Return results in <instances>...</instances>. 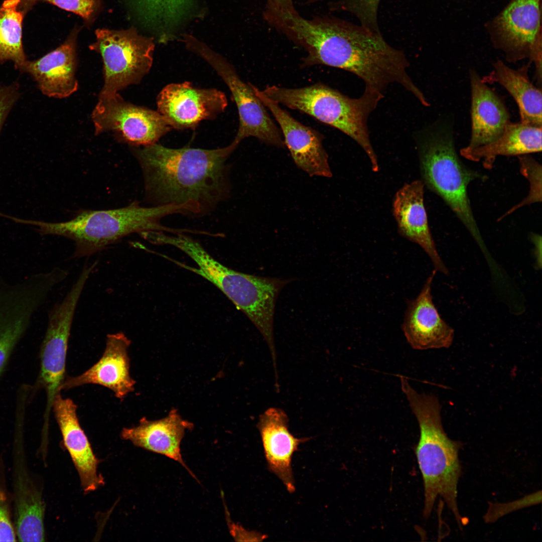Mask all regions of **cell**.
I'll return each instance as SVG.
<instances>
[{
  "label": "cell",
  "instance_id": "6da1fadb",
  "mask_svg": "<svg viewBox=\"0 0 542 542\" xmlns=\"http://www.w3.org/2000/svg\"><path fill=\"white\" fill-rule=\"evenodd\" d=\"M286 37L306 52L302 67L326 65L352 73L364 83V90L384 96L392 83L415 97L421 94L408 74L409 62L402 51L390 46L380 32L333 16L290 18Z\"/></svg>",
  "mask_w": 542,
  "mask_h": 542
},
{
  "label": "cell",
  "instance_id": "7a4b0ae2",
  "mask_svg": "<svg viewBox=\"0 0 542 542\" xmlns=\"http://www.w3.org/2000/svg\"><path fill=\"white\" fill-rule=\"evenodd\" d=\"M239 143L215 149H174L157 143L133 149L143 174L146 199L151 206L193 208L197 216L212 212L230 196L227 160Z\"/></svg>",
  "mask_w": 542,
  "mask_h": 542
},
{
  "label": "cell",
  "instance_id": "3957f363",
  "mask_svg": "<svg viewBox=\"0 0 542 542\" xmlns=\"http://www.w3.org/2000/svg\"><path fill=\"white\" fill-rule=\"evenodd\" d=\"M400 381L420 428L415 454L424 483V516H430L437 498L440 496L461 527L457 488L461 475L459 452L462 443L451 440L445 432L438 398L432 394L418 392L402 376Z\"/></svg>",
  "mask_w": 542,
  "mask_h": 542
},
{
  "label": "cell",
  "instance_id": "277c9868",
  "mask_svg": "<svg viewBox=\"0 0 542 542\" xmlns=\"http://www.w3.org/2000/svg\"><path fill=\"white\" fill-rule=\"evenodd\" d=\"M190 211V207L186 205L144 207L134 201L118 209L83 210L65 222H47L19 218L16 222L37 226V231L41 235H59L72 240L75 245L73 257H81L101 251L133 233H190L191 229L173 228L161 223L162 219L168 215L189 214Z\"/></svg>",
  "mask_w": 542,
  "mask_h": 542
},
{
  "label": "cell",
  "instance_id": "5b68a950",
  "mask_svg": "<svg viewBox=\"0 0 542 542\" xmlns=\"http://www.w3.org/2000/svg\"><path fill=\"white\" fill-rule=\"evenodd\" d=\"M415 141L425 186L442 199L483 247L467 189L471 182L486 181L487 177L462 161L455 147L453 125L449 120L437 121L421 130Z\"/></svg>",
  "mask_w": 542,
  "mask_h": 542
},
{
  "label": "cell",
  "instance_id": "8992f818",
  "mask_svg": "<svg viewBox=\"0 0 542 542\" xmlns=\"http://www.w3.org/2000/svg\"><path fill=\"white\" fill-rule=\"evenodd\" d=\"M152 241L154 244L172 245L186 254L197 268L162 256L212 283L255 326H262L273 317L282 288L279 279L256 276L227 267L215 259L199 242L184 233L168 235L164 232H156Z\"/></svg>",
  "mask_w": 542,
  "mask_h": 542
},
{
  "label": "cell",
  "instance_id": "52a82bcc",
  "mask_svg": "<svg viewBox=\"0 0 542 542\" xmlns=\"http://www.w3.org/2000/svg\"><path fill=\"white\" fill-rule=\"evenodd\" d=\"M261 91L279 104L305 113L350 137L367 155L372 171H379L367 121L383 96L364 91L360 97L351 98L322 83L294 88L272 85Z\"/></svg>",
  "mask_w": 542,
  "mask_h": 542
},
{
  "label": "cell",
  "instance_id": "ba28073f",
  "mask_svg": "<svg viewBox=\"0 0 542 542\" xmlns=\"http://www.w3.org/2000/svg\"><path fill=\"white\" fill-rule=\"evenodd\" d=\"M90 49L99 53L103 62L104 84L99 94L118 92L139 83L150 70L153 62V39L126 30L98 29Z\"/></svg>",
  "mask_w": 542,
  "mask_h": 542
},
{
  "label": "cell",
  "instance_id": "9c48e42d",
  "mask_svg": "<svg viewBox=\"0 0 542 542\" xmlns=\"http://www.w3.org/2000/svg\"><path fill=\"white\" fill-rule=\"evenodd\" d=\"M488 25L494 48L509 63L525 59L533 63L537 85L541 87V0H512Z\"/></svg>",
  "mask_w": 542,
  "mask_h": 542
},
{
  "label": "cell",
  "instance_id": "30bf717a",
  "mask_svg": "<svg viewBox=\"0 0 542 542\" xmlns=\"http://www.w3.org/2000/svg\"><path fill=\"white\" fill-rule=\"evenodd\" d=\"M25 411L17 410L13 445L12 494L17 537L21 541H44L45 505L42 490L26 458Z\"/></svg>",
  "mask_w": 542,
  "mask_h": 542
},
{
  "label": "cell",
  "instance_id": "8fae6325",
  "mask_svg": "<svg viewBox=\"0 0 542 542\" xmlns=\"http://www.w3.org/2000/svg\"><path fill=\"white\" fill-rule=\"evenodd\" d=\"M91 118L96 135L112 131L134 146L157 143L172 129L158 111L126 101L118 92L99 94Z\"/></svg>",
  "mask_w": 542,
  "mask_h": 542
},
{
  "label": "cell",
  "instance_id": "7c38bea8",
  "mask_svg": "<svg viewBox=\"0 0 542 542\" xmlns=\"http://www.w3.org/2000/svg\"><path fill=\"white\" fill-rule=\"evenodd\" d=\"M82 290L72 286L64 299L48 314V325L40 350V368L37 386L47 397L44 417L49 418L54 400L65 379L69 338L75 311Z\"/></svg>",
  "mask_w": 542,
  "mask_h": 542
},
{
  "label": "cell",
  "instance_id": "4fadbf2b",
  "mask_svg": "<svg viewBox=\"0 0 542 542\" xmlns=\"http://www.w3.org/2000/svg\"><path fill=\"white\" fill-rule=\"evenodd\" d=\"M202 58L226 83L236 105L239 123L234 140L240 144L251 137L266 145L284 148L281 131L255 95L252 84L242 80L233 66L211 49L206 50Z\"/></svg>",
  "mask_w": 542,
  "mask_h": 542
},
{
  "label": "cell",
  "instance_id": "5bb4252c",
  "mask_svg": "<svg viewBox=\"0 0 542 542\" xmlns=\"http://www.w3.org/2000/svg\"><path fill=\"white\" fill-rule=\"evenodd\" d=\"M227 104L223 92L195 87L187 81L166 85L157 97L158 111L172 128L180 130L194 128L203 120L214 118Z\"/></svg>",
  "mask_w": 542,
  "mask_h": 542
},
{
  "label": "cell",
  "instance_id": "9a60e30c",
  "mask_svg": "<svg viewBox=\"0 0 542 542\" xmlns=\"http://www.w3.org/2000/svg\"><path fill=\"white\" fill-rule=\"evenodd\" d=\"M252 86L255 95L279 124L285 146L298 168L311 177H331L328 156L323 145V136L296 120L261 90L253 84Z\"/></svg>",
  "mask_w": 542,
  "mask_h": 542
},
{
  "label": "cell",
  "instance_id": "2e32d148",
  "mask_svg": "<svg viewBox=\"0 0 542 542\" xmlns=\"http://www.w3.org/2000/svg\"><path fill=\"white\" fill-rule=\"evenodd\" d=\"M433 269L419 295L407 305L401 328L411 346L417 350L448 348L454 330L441 317L433 301Z\"/></svg>",
  "mask_w": 542,
  "mask_h": 542
},
{
  "label": "cell",
  "instance_id": "e0dca14e",
  "mask_svg": "<svg viewBox=\"0 0 542 542\" xmlns=\"http://www.w3.org/2000/svg\"><path fill=\"white\" fill-rule=\"evenodd\" d=\"M106 346L100 359L81 374L64 379L60 390L86 384L102 385L122 400L134 389L136 381L129 373L128 349L131 341L122 332L107 335Z\"/></svg>",
  "mask_w": 542,
  "mask_h": 542
},
{
  "label": "cell",
  "instance_id": "ac0fdd59",
  "mask_svg": "<svg viewBox=\"0 0 542 542\" xmlns=\"http://www.w3.org/2000/svg\"><path fill=\"white\" fill-rule=\"evenodd\" d=\"M424 188L421 180L405 184L394 196L393 215L398 233L424 250L436 272L447 275L448 269L439 254L429 226Z\"/></svg>",
  "mask_w": 542,
  "mask_h": 542
},
{
  "label": "cell",
  "instance_id": "d6986e66",
  "mask_svg": "<svg viewBox=\"0 0 542 542\" xmlns=\"http://www.w3.org/2000/svg\"><path fill=\"white\" fill-rule=\"evenodd\" d=\"M77 406L69 398L60 393L55 397L52 410L63 438L78 473L81 485L85 493L98 489L104 484V480L98 473L100 460L95 455L90 443L82 429L77 414Z\"/></svg>",
  "mask_w": 542,
  "mask_h": 542
},
{
  "label": "cell",
  "instance_id": "ffe728a7",
  "mask_svg": "<svg viewBox=\"0 0 542 542\" xmlns=\"http://www.w3.org/2000/svg\"><path fill=\"white\" fill-rule=\"evenodd\" d=\"M289 419L282 410L270 408L259 418L261 436L269 470L283 483L290 493L295 490L292 458L299 446L309 438H298L289 430Z\"/></svg>",
  "mask_w": 542,
  "mask_h": 542
},
{
  "label": "cell",
  "instance_id": "44dd1931",
  "mask_svg": "<svg viewBox=\"0 0 542 542\" xmlns=\"http://www.w3.org/2000/svg\"><path fill=\"white\" fill-rule=\"evenodd\" d=\"M471 89V137L461 150L470 151L496 140L510 122L501 98L484 83L473 69L469 71Z\"/></svg>",
  "mask_w": 542,
  "mask_h": 542
},
{
  "label": "cell",
  "instance_id": "7402d4cb",
  "mask_svg": "<svg viewBox=\"0 0 542 542\" xmlns=\"http://www.w3.org/2000/svg\"><path fill=\"white\" fill-rule=\"evenodd\" d=\"M76 37V32L72 33L56 49L27 61L23 72L32 76L45 95L63 98L77 90Z\"/></svg>",
  "mask_w": 542,
  "mask_h": 542
},
{
  "label": "cell",
  "instance_id": "603a6c76",
  "mask_svg": "<svg viewBox=\"0 0 542 542\" xmlns=\"http://www.w3.org/2000/svg\"><path fill=\"white\" fill-rule=\"evenodd\" d=\"M193 427L192 423L183 419L178 411L173 409L166 417L158 420L142 418L138 426L123 428L120 437L136 446L179 462L197 480L184 461L180 448L186 431Z\"/></svg>",
  "mask_w": 542,
  "mask_h": 542
},
{
  "label": "cell",
  "instance_id": "cb8c5ba5",
  "mask_svg": "<svg viewBox=\"0 0 542 542\" xmlns=\"http://www.w3.org/2000/svg\"><path fill=\"white\" fill-rule=\"evenodd\" d=\"M530 64L528 62L514 69L498 60L493 64L491 72L481 78L486 84H499L509 93L517 105L520 122L541 126V88L530 80L528 70Z\"/></svg>",
  "mask_w": 542,
  "mask_h": 542
},
{
  "label": "cell",
  "instance_id": "d4e9b609",
  "mask_svg": "<svg viewBox=\"0 0 542 542\" xmlns=\"http://www.w3.org/2000/svg\"><path fill=\"white\" fill-rule=\"evenodd\" d=\"M541 151V126L510 122L495 141L470 151L460 150L461 156L474 162L481 161L491 169L497 157L528 155Z\"/></svg>",
  "mask_w": 542,
  "mask_h": 542
},
{
  "label": "cell",
  "instance_id": "484cf974",
  "mask_svg": "<svg viewBox=\"0 0 542 542\" xmlns=\"http://www.w3.org/2000/svg\"><path fill=\"white\" fill-rule=\"evenodd\" d=\"M19 4L20 0H5L0 7V65L11 61L23 72L28 60L22 44L24 13Z\"/></svg>",
  "mask_w": 542,
  "mask_h": 542
},
{
  "label": "cell",
  "instance_id": "4316f807",
  "mask_svg": "<svg viewBox=\"0 0 542 542\" xmlns=\"http://www.w3.org/2000/svg\"><path fill=\"white\" fill-rule=\"evenodd\" d=\"M29 325L28 320L21 312L0 303V377Z\"/></svg>",
  "mask_w": 542,
  "mask_h": 542
},
{
  "label": "cell",
  "instance_id": "83f0119b",
  "mask_svg": "<svg viewBox=\"0 0 542 542\" xmlns=\"http://www.w3.org/2000/svg\"><path fill=\"white\" fill-rule=\"evenodd\" d=\"M191 0H136L140 15L145 20L162 28L177 23L184 14Z\"/></svg>",
  "mask_w": 542,
  "mask_h": 542
},
{
  "label": "cell",
  "instance_id": "f1b7e54d",
  "mask_svg": "<svg viewBox=\"0 0 542 542\" xmlns=\"http://www.w3.org/2000/svg\"><path fill=\"white\" fill-rule=\"evenodd\" d=\"M521 173L529 182V192L522 201L512 207L504 213L498 221L512 213L516 209L525 205L541 201V166L533 158L528 155L517 156Z\"/></svg>",
  "mask_w": 542,
  "mask_h": 542
},
{
  "label": "cell",
  "instance_id": "f546056e",
  "mask_svg": "<svg viewBox=\"0 0 542 542\" xmlns=\"http://www.w3.org/2000/svg\"><path fill=\"white\" fill-rule=\"evenodd\" d=\"M12 496L7 484L4 458H0V541H15L17 534L12 520Z\"/></svg>",
  "mask_w": 542,
  "mask_h": 542
},
{
  "label": "cell",
  "instance_id": "4dcf8cb0",
  "mask_svg": "<svg viewBox=\"0 0 542 542\" xmlns=\"http://www.w3.org/2000/svg\"><path fill=\"white\" fill-rule=\"evenodd\" d=\"M541 499V491H539L514 501L502 503L490 502L484 519L486 523L494 522L509 513L540 503Z\"/></svg>",
  "mask_w": 542,
  "mask_h": 542
},
{
  "label": "cell",
  "instance_id": "1f68e13d",
  "mask_svg": "<svg viewBox=\"0 0 542 542\" xmlns=\"http://www.w3.org/2000/svg\"><path fill=\"white\" fill-rule=\"evenodd\" d=\"M55 5L66 11L74 13L86 21L94 16L99 5L100 0H38Z\"/></svg>",
  "mask_w": 542,
  "mask_h": 542
},
{
  "label": "cell",
  "instance_id": "d6a6232c",
  "mask_svg": "<svg viewBox=\"0 0 542 542\" xmlns=\"http://www.w3.org/2000/svg\"><path fill=\"white\" fill-rule=\"evenodd\" d=\"M19 84L15 82L9 85L0 83V132L12 108L20 97Z\"/></svg>",
  "mask_w": 542,
  "mask_h": 542
},
{
  "label": "cell",
  "instance_id": "836d02e7",
  "mask_svg": "<svg viewBox=\"0 0 542 542\" xmlns=\"http://www.w3.org/2000/svg\"><path fill=\"white\" fill-rule=\"evenodd\" d=\"M231 535L236 541H260L266 538L265 535L256 531H249L241 526L231 522L228 518Z\"/></svg>",
  "mask_w": 542,
  "mask_h": 542
},
{
  "label": "cell",
  "instance_id": "e575fe53",
  "mask_svg": "<svg viewBox=\"0 0 542 542\" xmlns=\"http://www.w3.org/2000/svg\"><path fill=\"white\" fill-rule=\"evenodd\" d=\"M282 12L296 14L293 0H266L265 7Z\"/></svg>",
  "mask_w": 542,
  "mask_h": 542
},
{
  "label": "cell",
  "instance_id": "d590c367",
  "mask_svg": "<svg viewBox=\"0 0 542 542\" xmlns=\"http://www.w3.org/2000/svg\"><path fill=\"white\" fill-rule=\"evenodd\" d=\"M38 0H20L19 7L24 12L28 11Z\"/></svg>",
  "mask_w": 542,
  "mask_h": 542
}]
</instances>
